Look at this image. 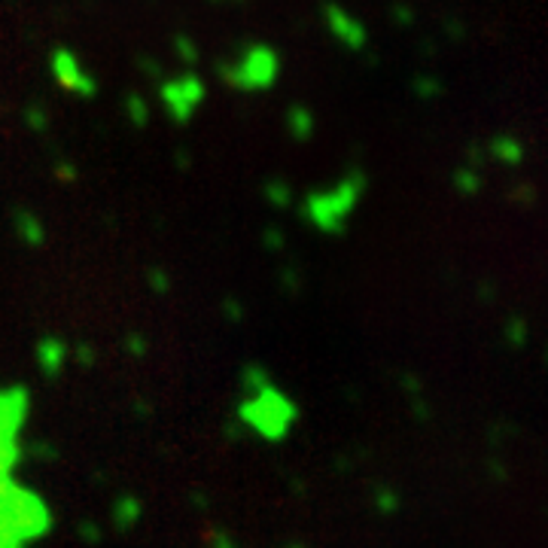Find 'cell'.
Returning <instances> with one entry per match:
<instances>
[{
	"label": "cell",
	"mask_w": 548,
	"mask_h": 548,
	"mask_svg": "<svg viewBox=\"0 0 548 548\" xmlns=\"http://www.w3.org/2000/svg\"><path fill=\"white\" fill-rule=\"evenodd\" d=\"M396 19H400V22H411V13L409 10H396Z\"/></svg>",
	"instance_id": "ac0fdd59"
},
{
	"label": "cell",
	"mask_w": 548,
	"mask_h": 548,
	"mask_svg": "<svg viewBox=\"0 0 548 548\" xmlns=\"http://www.w3.org/2000/svg\"><path fill=\"white\" fill-rule=\"evenodd\" d=\"M363 193H365L363 171H351L332 189L308 195V202H305V217H308L320 231H342L347 217L354 213V207L360 204Z\"/></svg>",
	"instance_id": "6da1fadb"
},
{
	"label": "cell",
	"mask_w": 548,
	"mask_h": 548,
	"mask_svg": "<svg viewBox=\"0 0 548 548\" xmlns=\"http://www.w3.org/2000/svg\"><path fill=\"white\" fill-rule=\"evenodd\" d=\"M174 52H177V58H183L186 64H195L198 61V49L189 37H177L174 40Z\"/></svg>",
	"instance_id": "4fadbf2b"
},
{
	"label": "cell",
	"mask_w": 548,
	"mask_h": 548,
	"mask_svg": "<svg viewBox=\"0 0 548 548\" xmlns=\"http://www.w3.org/2000/svg\"><path fill=\"white\" fill-rule=\"evenodd\" d=\"M159 98H162L165 113H168L177 126H186V122L193 119V113L204 104L207 86L198 73H183V77H174V80L162 82Z\"/></svg>",
	"instance_id": "3957f363"
},
{
	"label": "cell",
	"mask_w": 548,
	"mask_h": 548,
	"mask_svg": "<svg viewBox=\"0 0 548 548\" xmlns=\"http://www.w3.org/2000/svg\"><path fill=\"white\" fill-rule=\"evenodd\" d=\"M126 113H128V119L135 122L137 128H144L149 122V107H146V101L140 95H128L126 98Z\"/></svg>",
	"instance_id": "30bf717a"
},
{
	"label": "cell",
	"mask_w": 548,
	"mask_h": 548,
	"mask_svg": "<svg viewBox=\"0 0 548 548\" xmlns=\"http://www.w3.org/2000/svg\"><path fill=\"white\" fill-rule=\"evenodd\" d=\"M15 491L19 487L13 485L10 481V476H0V518H4V512H6V505L13 503V496H15Z\"/></svg>",
	"instance_id": "2e32d148"
},
{
	"label": "cell",
	"mask_w": 548,
	"mask_h": 548,
	"mask_svg": "<svg viewBox=\"0 0 548 548\" xmlns=\"http://www.w3.org/2000/svg\"><path fill=\"white\" fill-rule=\"evenodd\" d=\"M265 195H269V202L274 207H287L289 202H293V193H289V186H287V183H280V180H271L269 186H265Z\"/></svg>",
	"instance_id": "7c38bea8"
},
{
	"label": "cell",
	"mask_w": 548,
	"mask_h": 548,
	"mask_svg": "<svg viewBox=\"0 0 548 548\" xmlns=\"http://www.w3.org/2000/svg\"><path fill=\"white\" fill-rule=\"evenodd\" d=\"M37 356L43 360L49 375H52V372H58V365H61V360H64V345L55 342V338H49V342H43L37 347Z\"/></svg>",
	"instance_id": "9c48e42d"
},
{
	"label": "cell",
	"mask_w": 548,
	"mask_h": 548,
	"mask_svg": "<svg viewBox=\"0 0 548 548\" xmlns=\"http://www.w3.org/2000/svg\"><path fill=\"white\" fill-rule=\"evenodd\" d=\"M217 4H222V0H217Z\"/></svg>",
	"instance_id": "ffe728a7"
},
{
	"label": "cell",
	"mask_w": 548,
	"mask_h": 548,
	"mask_svg": "<svg viewBox=\"0 0 548 548\" xmlns=\"http://www.w3.org/2000/svg\"><path fill=\"white\" fill-rule=\"evenodd\" d=\"M454 186L460 189L463 195H476L481 189V177L472 168H460L454 174Z\"/></svg>",
	"instance_id": "8fae6325"
},
{
	"label": "cell",
	"mask_w": 548,
	"mask_h": 548,
	"mask_svg": "<svg viewBox=\"0 0 548 548\" xmlns=\"http://www.w3.org/2000/svg\"><path fill=\"white\" fill-rule=\"evenodd\" d=\"M220 77L231 89L247 91V95L269 91L280 77V55L269 43H250L235 61L220 64Z\"/></svg>",
	"instance_id": "7a4b0ae2"
},
{
	"label": "cell",
	"mask_w": 548,
	"mask_h": 548,
	"mask_svg": "<svg viewBox=\"0 0 548 548\" xmlns=\"http://www.w3.org/2000/svg\"><path fill=\"white\" fill-rule=\"evenodd\" d=\"M24 122H28V128H34V131H46V110L43 107H28L24 110Z\"/></svg>",
	"instance_id": "9a60e30c"
},
{
	"label": "cell",
	"mask_w": 548,
	"mask_h": 548,
	"mask_svg": "<svg viewBox=\"0 0 548 548\" xmlns=\"http://www.w3.org/2000/svg\"><path fill=\"white\" fill-rule=\"evenodd\" d=\"M287 131L298 140V144H305V140L314 137V113L308 107H293V110L287 113Z\"/></svg>",
	"instance_id": "ba28073f"
},
{
	"label": "cell",
	"mask_w": 548,
	"mask_h": 548,
	"mask_svg": "<svg viewBox=\"0 0 548 548\" xmlns=\"http://www.w3.org/2000/svg\"><path fill=\"white\" fill-rule=\"evenodd\" d=\"M414 91H418V98H439L442 95V82L433 77H420L414 82Z\"/></svg>",
	"instance_id": "5bb4252c"
},
{
	"label": "cell",
	"mask_w": 548,
	"mask_h": 548,
	"mask_svg": "<svg viewBox=\"0 0 548 548\" xmlns=\"http://www.w3.org/2000/svg\"><path fill=\"white\" fill-rule=\"evenodd\" d=\"M13 222H15V235H19L28 247L43 244L46 231H43V222H40V217H34L31 211H15Z\"/></svg>",
	"instance_id": "8992f818"
},
{
	"label": "cell",
	"mask_w": 548,
	"mask_h": 548,
	"mask_svg": "<svg viewBox=\"0 0 548 548\" xmlns=\"http://www.w3.org/2000/svg\"><path fill=\"white\" fill-rule=\"evenodd\" d=\"M58 177L73 180V168H71V165H64V168H61V165H58Z\"/></svg>",
	"instance_id": "e0dca14e"
},
{
	"label": "cell",
	"mask_w": 548,
	"mask_h": 548,
	"mask_svg": "<svg viewBox=\"0 0 548 548\" xmlns=\"http://www.w3.org/2000/svg\"><path fill=\"white\" fill-rule=\"evenodd\" d=\"M323 22H326L329 34L335 37L345 49H351V52H363L365 43H369L365 24L356 19L354 13H347L345 6L326 4V6H323Z\"/></svg>",
	"instance_id": "5b68a950"
},
{
	"label": "cell",
	"mask_w": 548,
	"mask_h": 548,
	"mask_svg": "<svg viewBox=\"0 0 548 548\" xmlns=\"http://www.w3.org/2000/svg\"><path fill=\"white\" fill-rule=\"evenodd\" d=\"M153 284L159 287V289H165V287H168V284H165V278H162V274H153Z\"/></svg>",
	"instance_id": "d6986e66"
},
{
	"label": "cell",
	"mask_w": 548,
	"mask_h": 548,
	"mask_svg": "<svg viewBox=\"0 0 548 548\" xmlns=\"http://www.w3.org/2000/svg\"><path fill=\"white\" fill-rule=\"evenodd\" d=\"M49 73H52V80L58 86L73 91L77 98H95L98 82L86 68H82L77 52H71V49H64V46L55 49L52 58H49Z\"/></svg>",
	"instance_id": "277c9868"
},
{
	"label": "cell",
	"mask_w": 548,
	"mask_h": 548,
	"mask_svg": "<svg viewBox=\"0 0 548 548\" xmlns=\"http://www.w3.org/2000/svg\"><path fill=\"white\" fill-rule=\"evenodd\" d=\"M487 149H491L494 159H500L503 165H521V162H524V144H521L518 137H512V135L494 137Z\"/></svg>",
	"instance_id": "52a82bcc"
}]
</instances>
